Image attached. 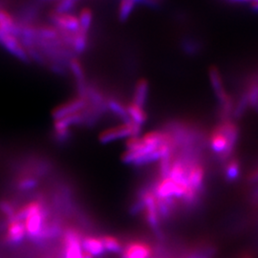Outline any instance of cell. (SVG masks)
Listing matches in <instances>:
<instances>
[{"label":"cell","mask_w":258,"mask_h":258,"mask_svg":"<svg viewBox=\"0 0 258 258\" xmlns=\"http://www.w3.org/2000/svg\"><path fill=\"white\" fill-rule=\"evenodd\" d=\"M238 138L239 128L233 119L220 120L212 130L210 145L222 164L233 157Z\"/></svg>","instance_id":"1"},{"label":"cell","mask_w":258,"mask_h":258,"mask_svg":"<svg viewBox=\"0 0 258 258\" xmlns=\"http://www.w3.org/2000/svg\"><path fill=\"white\" fill-rule=\"evenodd\" d=\"M234 117L239 118L248 108L258 112V71L247 78L243 92L239 99L235 101Z\"/></svg>","instance_id":"2"},{"label":"cell","mask_w":258,"mask_h":258,"mask_svg":"<svg viewBox=\"0 0 258 258\" xmlns=\"http://www.w3.org/2000/svg\"><path fill=\"white\" fill-rule=\"evenodd\" d=\"M141 131L142 126L130 120L127 122H122L119 125L103 130L99 136V140L102 144H108L120 139L139 137Z\"/></svg>","instance_id":"3"},{"label":"cell","mask_w":258,"mask_h":258,"mask_svg":"<svg viewBox=\"0 0 258 258\" xmlns=\"http://www.w3.org/2000/svg\"><path fill=\"white\" fill-rule=\"evenodd\" d=\"M140 202L142 204L143 209H145L146 218L149 227L153 231H160V224L162 219L158 211L156 196L153 192L152 188H148L145 191H143L140 198Z\"/></svg>","instance_id":"4"},{"label":"cell","mask_w":258,"mask_h":258,"mask_svg":"<svg viewBox=\"0 0 258 258\" xmlns=\"http://www.w3.org/2000/svg\"><path fill=\"white\" fill-rule=\"evenodd\" d=\"M83 236L74 228L66 229L63 234L64 258H83Z\"/></svg>","instance_id":"5"},{"label":"cell","mask_w":258,"mask_h":258,"mask_svg":"<svg viewBox=\"0 0 258 258\" xmlns=\"http://www.w3.org/2000/svg\"><path fill=\"white\" fill-rule=\"evenodd\" d=\"M0 44L5 47V49L11 54L17 56L22 61L29 60V55L25 48L19 42L16 36L8 34L0 29Z\"/></svg>","instance_id":"6"},{"label":"cell","mask_w":258,"mask_h":258,"mask_svg":"<svg viewBox=\"0 0 258 258\" xmlns=\"http://www.w3.org/2000/svg\"><path fill=\"white\" fill-rule=\"evenodd\" d=\"M152 247L144 241H131L121 251V258H152Z\"/></svg>","instance_id":"7"},{"label":"cell","mask_w":258,"mask_h":258,"mask_svg":"<svg viewBox=\"0 0 258 258\" xmlns=\"http://www.w3.org/2000/svg\"><path fill=\"white\" fill-rule=\"evenodd\" d=\"M86 101H87L86 99L79 97L72 101L60 104L59 106L55 107V109L52 111L53 119L54 120H59L67 116L73 115L75 113L82 112L83 109L86 107V104H87Z\"/></svg>","instance_id":"8"},{"label":"cell","mask_w":258,"mask_h":258,"mask_svg":"<svg viewBox=\"0 0 258 258\" xmlns=\"http://www.w3.org/2000/svg\"><path fill=\"white\" fill-rule=\"evenodd\" d=\"M51 20L53 21V23L56 26V29L58 31L75 34V33L79 32L81 29L78 17H76L70 13L69 14H57L55 12L51 16Z\"/></svg>","instance_id":"9"},{"label":"cell","mask_w":258,"mask_h":258,"mask_svg":"<svg viewBox=\"0 0 258 258\" xmlns=\"http://www.w3.org/2000/svg\"><path fill=\"white\" fill-rule=\"evenodd\" d=\"M27 236L24 223L19 219L14 218L9 220L6 230V242L10 245H19Z\"/></svg>","instance_id":"10"},{"label":"cell","mask_w":258,"mask_h":258,"mask_svg":"<svg viewBox=\"0 0 258 258\" xmlns=\"http://www.w3.org/2000/svg\"><path fill=\"white\" fill-rule=\"evenodd\" d=\"M83 248L84 252L92 257H100L105 252L102 238L95 236H86L83 238Z\"/></svg>","instance_id":"11"},{"label":"cell","mask_w":258,"mask_h":258,"mask_svg":"<svg viewBox=\"0 0 258 258\" xmlns=\"http://www.w3.org/2000/svg\"><path fill=\"white\" fill-rule=\"evenodd\" d=\"M0 29L8 34L14 36L21 35V28L16 23L15 19L8 11L0 8Z\"/></svg>","instance_id":"12"},{"label":"cell","mask_w":258,"mask_h":258,"mask_svg":"<svg viewBox=\"0 0 258 258\" xmlns=\"http://www.w3.org/2000/svg\"><path fill=\"white\" fill-rule=\"evenodd\" d=\"M148 91H149V83L148 80L141 79L139 80L134 89L133 94V102L136 103L139 106L144 107L148 100Z\"/></svg>","instance_id":"13"},{"label":"cell","mask_w":258,"mask_h":258,"mask_svg":"<svg viewBox=\"0 0 258 258\" xmlns=\"http://www.w3.org/2000/svg\"><path fill=\"white\" fill-rule=\"evenodd\" d=\"M125 107L130 120L138 123L141 126L144 123H146V121L148 120V113L146 112L144 107L139 106L133 102L128 103Z\"/></svg>","instance_id":"14"},{"label":"cell","mask_w":258,"mask_h":258,"mask_svg":"<svg viewBox=\"0 0 258 258\" xmlns=\"http://www.w3.org/2000/svg\"><path fill=\"white\" fill-rule=\"evenodd\" d=\"M224 174L228 181H235L240 175V162L233 156L223 164Z\"/></svg>","instance_id":"15"},{"label":"cell","mask_w":258,"mask_h":258,"mask_svg":"<svg viewBox=\"0 0 258 258\" xmlns=\"http://www.w3.org/2000/svg\"><path fill=\"white\" fill-rule=\"evenodd\" d=\"M106 107L118 118H120L122 120V122H127L130 120L129 119L128 114L126 111V107L123 106L122 104H120V102L116 101V100H108L106 102Z\"/></svg>","instance_id":"16"},{"label":"cell","mask_w":258,"mask_h":258,"mask_svg":"<svg viewBox=\"0 0 258 258\" xmlns=\"http://www.w3.org/2000/svg\"><path fill=\"white\" fill-rule=\"evenodd\" d=\"M79 21H80V26L81 29L80 31H82L84 34L88 35V32L91 28L93 21V13L92 10L88 7H85L80 11L79 13Z\"/></svg>","instance_id":"17"},{"label":"cell","mask_w":258,"mask_h":258,"mask_svg":"<svg viewBox=\"0 0 258 258\" xmlns=\"http://www.w3.org/2000/svg\"><path fill=\"white\" fill-rule=\"evenodd\" d=\"M101 238H102L105 251L112 252V253H121L123 247L120 240L117 237L112 235H103Z\"/></svg>","instance_id":"18"},{"label":"cell","mask_w":258,"mask_h":258,"mask_svg":"<svg viewBox=\"0 0 258 258\" xmlns=\"http://www.w3.org/2000/svg\"><path fill=\"white\" fill-rule=\"evenodd\" d=\"M136 4L137 2L134 0H124L120 2L118 8V17L120 21H125L128 19Z\"/></svg>","instance_id":"19"},{"label":"cell","mask_w":258,"mask_h":258,"mask_svg":"<svg viewBox=\"0 0 258 258\" xmlns=\"http://www.w3.org/2000/svg\"><path fill=\"white\" fill-rule=\"evenodd\" d=\"M86 45H87V35L83 33L82 31L77 32L75 34L74 42H73V45H72L75 51L78 54H81L85 50Z\"/></svg>","instance_id":"20"},{"label":"cell","mask_w":258,"mask_h":258,"mask_svg":"<svg viewBox=\"0 0 258 258\" xmlns=\"http://www.w3.org/2000/svg\"><path fill=\"white\" fill-rule=\"evenodd\" d=\"M76 4H77V2L72 1V0L60 1L55 6V13H57V14H69L70 11L76 6Z\"/></svg>","instance_id":"21"},{"label":"cell","mask_w":258,"mask_h":258,"mask_svg":"<svg viewBox=\"0 0 258 258\" xmlns=\"http://www.w3.org/2000/svg\"><path fill=\"white\" fill-rule=\"evenodd\" d=\"M37 185V179L31 178V177H26V178L20 179L19 183H18V186H19V189H21V190H29V189H32V188L36 187Z\"/></svg>","instance_id":"22"},{"label":"cell","mask_w":258,"mask_h":258,"mask_svg":"<svg viewBox=\"0 0 258 258\" xmlns=\"http://www.w3.org/2000/svg\"><path fill=\"white\" fill-rule=\"evenodd\" d=\"M238 258H253V256H252L251 253H249V252H244V253H242Z\"/></svg>","instance_id":"23"},{"label":"cell","mask_w":258,"mask_h":258,"mask_svg":"<svg viewBox=\"0 0 258 258\" xmlns=\"http://www.w3.org/2000/svg\"><path fill=\"white\" fill-rule=\"evenodd\" d=\"M83 258H93L90 254H88V253H86V252H84V254H83Z\"/></svg>","instance_id":"24"}]
</instances>
